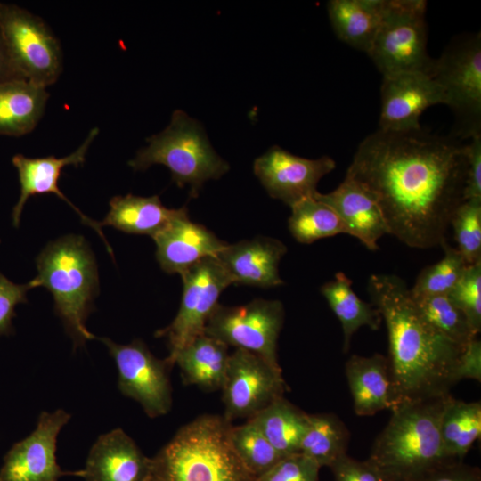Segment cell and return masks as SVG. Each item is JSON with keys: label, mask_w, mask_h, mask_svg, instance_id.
<instances>
[{"label": "cell", "mask_w": 481, "mask_h": 481, "mask_svg": "<svg viewBox=\"0 0 481 481\" xmlns=\"http://www.w3.org/2000/svg\"><path fill=\"white\" fill-rule=\"evenodd\" d=\"M380 96L378 129L391 132L420 129L422 113L446 102L443 88L433 77L417 71L383 77Z\"/></svg>", "instance_id": "obj_16"}, {"label": "cell", "mask_w": 481, "mask_h": 481, "mask_svg": "<svg viewBox=\"0 0 481 481\" xmlns=\"http://www.w3.org/2000/svg\"><path fill=\"white\" fill-rule=\"evenodd\" d=\"M471 379L481 381V342L477 338L469 341L459 357L455 379Z\"/></svg>", "instance_id": "obj_42"}, {"label": "cell", "mask_w": 481, "mask_h": 481, "mask_svg": "<svg viewBox=\"0 0 481 481\" xmlns=\"http://www.w3.org/2000/svg\"><path fill=\"white\" fill-rule=\"evenodd\" d=\"M330 468L335 481H389L369 459L357 461L346 454Z\"/></svg>", "instance_id": "obj_39"}, {"label": "cell", "mask_w": 481, "mask_h": 481, "mask_svg": "<svg viewBox=\"0 0 481 481\" xmlns=\"http://www.w3.org/2000/svg\"><path fill=\"white\" fill-rule=\"evenodd\" d=\"M98 133L99 129L97 127L93 128L84 143L74 152L62 158H56L55 156L29 158L21 154L13 156L12 162L17 169L20 184V198L12 214L13 226H19L22 210L29 198L37 194L53 193L72 208L79 216L83 224L93 228L97 232L103 240L105 248L113 257L112 249L102 232L100 222L86 216L62 193L58 186L61 171L65 167H78L85 162L87 151Z\"/></svg>", "instance_id": "obj_17"}, {"label": "cell", "mask_w": 481, "mask_h": 481, "mask_svg": "<svg viewBox=\"0 0 481 481\" xmlns=\"http://www.w3.org/2000/svg\"><path fill=\"white\" fill-rule=\"evenodd\" d=\"M224 418L232 423L238 418L248 420L287 390L281 371L249 351L237 348L230 355L221 387Z\"/></svg>", "instance_id": "obj_13"}, {"label": "cell", "mask_w": 481, "mask_h": 481, "mask_svg": "<svg viewBox=\"0 0 481 481\" xmlns=\"http://www.w3.org/2000/svg\"><path fill=\"white\" fill-rule=\"evenodd\" d=\"M283 456L300 453L308 413L280 397L249 419Z\"/></svg>", "instance_id": "obj_28"}, {"label": "cell", "mask_w": 481, "mask_h": 481, "mask_svg": "<svg viewBox=\"0 0 481 481\" xmlns=\"http://www.w3.org/2000/svg\"><path fill=\"white\" fill-rule=\"evenodd\" d=\"M420 481H481L479 469L448 461L427 473Z\"/></svg>", "instance_id": "obj_41"}, {"label": "cell", "mask_w": 481, "mask_h": 481, "mask_svg": "<svg viewBox=\"0 0 481 481\" xmlns=\"http://www.w3.org/2000/svg\"><path fill=\"white\" fill-rule=\"evenodd\" d=\"M315 194L290 207L289 230L293 238L303 244L345 233L343 223L335 210Z\"/></svg>", "instance_id": "obj_31"}, {"label": "cell", "mask_w": 481, "mask_h": 481, "mask_svg": "<svg viewBox=\"0 0 481 481\" xmlns=\"http://www.w3.org/2000/svg\"><path fill=\"white\" fill-rule=\"evenodd\" d=\"M180 211L181 208H166L157 195H118L110 200V210L100 222V225L111 226L126 233L149 235L153 238Z\"/></svg>", "instance_id": "obj_26"}, {"label": "cell", "mask_w": 481, "mask_h": 481, "mask_svg": "<svg viewBox=\"0 0 481 481\" xmlns=\"http://www.w3.org/2000/svg\"><path fill=\"white\" fill-rule=\"evenodd\" d=\"M413 298V297H412ZM424 319L438 332L461 346L477 338L465 314L448 295L413 298Z\"/></svg>", "instance_id": "obj_32"}, {"label": "cell", "mask_w": 481, "mask_h": 481, "mask_svg": "<svg viewBox=\"0 0 481 481\" xmlns=\"http://www.w3.org/2000/svg\"><path fill=\"white\" fill-rule=\"evenodd\" d=\"M15 78L21 77L12 62L0 34V83Z\"/></svg>", "instance_id": "obj_43"}, {"label": "cell", "mask_w": 481, "mask_h": 481, "mask_svg": "<svg viewBox=\"0 0 481 481\" xmlns=\"http://www.w3.org/2000/svg\"><path fill=\"white\" fill-rule=\"evenodd\" d=\"M426 12L424 0H387L367 53L383 77L412 71L431 75L435 59L427 51Z\"/></svg>", "instance_id": "obj_7"}, {"label": "cell", "mask_w": 481, "mask_h": 481, "mask_svg": "<svg viewBox=\"0 0 481 481\" xmlns=\"http://www.w3.org/2000/svg\"><path fill=\"white\" fill-rule=\"evenodd\" d=\"M35 287H45L53 298L54 312L61 320L74 349L97 338L86 322L94 309L99 277L94 255L81 235L69 234L49 242L36 258Z\"/></svg>", "instance_id": "obj_5"}, {"label": "cell", "mask_w": 481, "mask_h": 481, "mask_svg": "<svg viewBox=\"0 0 481 481\" xmlns=\"http://www.w3.org/2000/svg\"><path fill=\"white\" fill-rule=\"evenodd\" d=\"M287 252L277 239L258 236L227 244L216 256L232 284L271 288L282 285L279 264Z\"/></svg>", "instance_id": "obj_21"}, {"label": "cell", "mask_w": 481, "mask_h": 481, "mask_svg": "<svg viewBox=\"0 0 481 481\" xmlns=\"http://www.w3.org/2000/svg\"><path fill=\"white\" fill-rule=\"evenodd\" d=\"M440 435L449 461H462L481 435L480 402H464L448 395L440 419Z\"/></svg>", "instance_id": "obj_29"}, {"label": "cell", "mask_w": 481, "mask_h": 481, "mask_svg": "<svg viewBox=\"0 0 481 481\" xmlns=\"http://www.w3.org/2000/svg\"><path fill=\"white\" fill-rule=\"evenodd\" d=\"M315 197L331 207L351 235L369 250L379 249V240L388 234L382 210L375 197L363 184L346 175L341 183L329 193L316 192Z\"/></svg>", "instance_id": "obj_19"}, {"label": "cell", "mask_w": 481, "mask_h": 481, "mask_svg": "<svg viewBox=\"0 0 481 481\" xmlns=\"http://www.w3.org/2000/svg\"><path fill=\"white\" fill-rule=\"evenodd\" d=\"M368 292L387 330L394 408L404 402L450 394L457 383L455 370L464 346L424 319L399 276L371 274Z\"/></svg>", "instance_id": "obj_2"}, {"label": "cell", "mask_w": 481, "mask_h": 481, "mask_svg": "<svg viewBox=\"0 0 481 481\" xmlns=\"http://www.w3.org/2000/svg\"><path fill=\"white\" fill-rule=\"evenodd\" d=\"M156 258L167 273L181 274L199 261L216 257L228 244L190 220L186 207L153 238Z\"/></svg>", "instance_id": "obj_18"}, {"label": "cell", "mask_w": 481, "mask_h": 481, "mask_svg": "<svg viewBox=\"0 0 481 481\" xmlns=\"http://www.w3.org/2000/svg\"><path fill=\"white\" fill-rule=\"evenodd\" d=\"M279 300L257 298L248 304H218L207 321L204 333L236 349L254 353L278 371L277 343L284 322Z\"/></svg>", "instance_id": "obj_10"}, {"label": "cell", "mask_w": 481, "mask_h": 481, "mask_svg": "<svg viewBox=\"0 0 481 481\" xmlns=\"http://www.w3.org/2000/svg\"><path fill=\"white\" fill-rule=\"evenodd\" d=\"M449 395L404 402L392 410L369 457L389 481H420L449 461L439 427Z\"/></svg>", "instance_id": "obj_3"}, {"label": "cell", "mask_w": 481, "mask_h": 481, "mask_svg": "<svg viewBox=\"0 0 481 481\" xmlns=\"http://www.w3.org/2000/svg\"><path fill=\"white\" fill-rule=\"evenodd\" d=\"M320 291L341 324L344 352L349 349L351 338L360 328L379 329L382 322L379 311L355 294L351 279L343 272L337 273L332 280L321 287Z\"/></svg>", "instance_id": "obj_27"}, {"label": "cell", "mask_w": 481, "mask_h": 481, "mask_svg": "<svg viewBox=\"0 0 481 481\" xmlns=\"http://www.w3.org/2000/svg\"><path fill=\"white\" fill-rule=\"evenodd\" d=\"M456 249L467 265L481 262V200H463L450 222Z\"/></svg>", "instance_id": "obj_35"}, {"label": "cell", "mask_w": 481, "mask_h": 481, "mask_svg": "<svg viewBox=\"0 0 481 481\" xmlns=\"http://www.w3.org/2000/svg\"><path fill=\"white\" fill-rule=\"evenodd\" d=\"M444 257L425 267L410 289L413 298L448 295L468 265L456 248L447 241L442 246Z\"/></svg>", "instance_id": "obj_34"}, {"label": "cell", "mask_w": 481, "mask_h": 481, "mask_svg": "<svg viewBox=\"0 0 481 481\" xmlns=\"http://www.w3.org/2000/svg\"><path fill=\"white\" fill-rule=\"evenodd\" d=\"M350 433L333 413L308 414V423L300 444V453L320 468L330 467L346 454Z\"/></svg>", "instance_id": "obj_30"}, {"label": "cell", "mask_w": 481, "mask_h": 481, "mask_svg": "<svg viewBox=\"0 0 481 481\" xmlns=\"http://www.w3.org/2000/svg\"><path fill=\"white\" fill-rule=\"evenodd\" d=\"M229 357L226 344L204 333L182 348L173 363L178 365L184 384L216 391L222 387Z\"/></svg>", "instance_id": "obj_25"}, {"label": "cell", "mask_w": 481, "mask_h": 481, "mask_svg": "<svg viewBox=\"0 0 481 481\" xmlns=\"http://www.w3.org/2000/svg\"><path fill=\"white\" fill-rule=\"evenodd\" d=\"M147 142L148 146L137 152L129 166L145 170L161 164L169 169L178 187L190 186L192 197L199 195L205 182L218 179L229 170L228 163L210 145L201 125L183 110H175L169 125Z\"/></svg>", "instance_id": "obj_6"}, {"label": "cell", "mask_w": 481, "mask_h": 481, "mask_svg": "<svg viewBox=\"0 0 481 481\" xmlns=\"http://www.w3.org/2000/svg\"><path fill=\"white\" fill-rule=\"evenodd\" d=\"M336 168L329 156L306 159L296 156L278 145L255 159L253 170L267 193L291 207L314 196L319 181Z\"/></svg>", "instance_id": "obj_15"}, {"label": "cell", "mask_w": 481, "mask_h": 481, "mask_svg": "<svg viewBox=\"0 0 481 481\" xmlns=\"http://www.w3.org/2000/svg\"><path fill=\"white\" fill-rule=\"evenodd\" d=\"M86 481H150L151 458L121 428L101 435L86 462Z\"/></svg>", "instance_id": "obj_20"}, {"label": "cell", "mask_w": 481, "mask_h": 481, "mask_svg": "<svg viewBox=\"0 0 481 481\" xmlns=\"http://www.w3.org/2000/svg\"><path fill=\"white\" fill-rule=\"evenodd\" d=\"M0 34L21 78L45 87L57 81L62 70L61 48L40 17L0 4Z\"/></svg>", "instance_id": "obj_9"}, {"label": "cell", "mask_w": 481, "mask_h": 481, "mask_svg": "<svg viewBox=\"0 0 481 481\" xmlns=\"http://www.w3.org/2000/svg\"><path fill=\"white\" fill-rule=\"evenodd\" d=\"M431 76L443 88L445 105L455 116V135L470 138L481 134L480 33L454 39L435 59Z\"/></svg>", "instance_id": "obj_8"}, {"label": "cell", "mask_w": 481, "mask_h": 481, "mask_svg": "<svg viewBox=\"0 0 481 481\" xmlns=\"http://www.w3.org/2000/svg\"><path fill=\"white\" fill-rule=\"evenodd\" d=\"M118 369V387L138 402L151 418L167 414L172 406V388L166 360L156 358L141 339L127 345L101 338Z\"/></svg>", "instance_id": "obj_12"}, {"label": "cell", "mask_w": 481, "mask_h": 481, "mask_svg": "<svg viewBox=\"0 0 481 481\" xmlns=\"http://www.w3.org/2000/svg\"><path fill=\"white\" fill-rule=\"evenodd\" d=\"M387 0H330L327 11L339 40L367 53L386 12Z\"/></svg>", "instance_id": "obj_24"}, {"label": "cell", "mask_w": 481, "mask_h": 481, "mask_svg": "<svg viewBox=\"0 0 481 481\" xmlns=\"http://www.w3.org/2000/svg\"><path fill=\"white\" fill-rule=\"evenodd\" d=\"M231 426L203 414L181 427L151 458L150 481H255L231 444Z\"/></svg>", "instance_id": "obj_4"}, {"label": "cell", "mask_w": 481, "mask_h": 481, "mask_svg": "<svg viewBox=\"0 0 481 481\" xmlns=\"http://www.w3.org/2000/svg\"><path fill=\"white\" fill-rule=\"evenodd\" d=\"M346 175L375 197L388 234L411 248L441 247L464 200V144L422 128L377 129L359 143Z\"/></svg>", "instance_id": "obj_1"}, {"label": "cell", "mask_w": 481, "mask_h": 481, "mask_svg": "<svg viewBox=\"0 0 481 481\" xmlns=\"http://www.w3.org/2000/svg\"><path fill=\"white\" fill-rule=\"evenodd\" d=\"M69 419L70 414L62 409L42 412L36 428L4 455L0 481H58L68 475L83 477V469L65 471L56 461L57 437Z\"/></svg>", "instance_id": "obj_14"}, {"label": "cell", "mask_w": 481, "mask_h": 481, "mask_svg": "<svg viewBox=\"0 0 481 481\" xmlns=\"http://www.w3.org/2000/svg\"><path fill=\"white\" fill-rule=\"evenodd\" d=\"M180 275L183 295L178 313L169 325L154 334L167 339L169 355L165 360L171 368L175 355L204 334L207 321L218 305L221 293L232 284L216 257L199 261Z\"/></svg>", "instance_id": "obj_11"}, {"label": "cell", "mask_w": 481, "mask_h": 481, "mask_svg": "<svg viewBox=\"0 0 481 481\" xmlns=\"http://www.w3.org/2000/svg\"><path fill=\"white\" fill-rule=\"evenodd\" d=\"M230 440L242 464L255 478L284 457L249 420L242 425L231 426Z\"/></svg>", "instance_id": "obj_33"}, {"label": "cell", "mask_w": 481, "mask_h": 481, "mask_svg": "<svg viewBox=\"0 0 481 481\" xmlns=\"http://www.w3.org/2000/svg\"><path fill=\"white\" fill-rule=\"evenodd\" d=\"M448 297L477 335L481 330V262L465 267Z\"/></svg>", "instance_id": "obj_36"}, {"label": "cell", "mask_w": 481, "mask_h": 481, "mask_svg": "<svg viewBox=\"0 0 481 481\" xmlns=\"http://www.w3.org/2000/svg\"><path fill=\"white\" fill-rule=\"evenodd\" d=\"M320 467L302 453L287 455L255 481H318Z\"/></svg>", "instance_id": "obj_37"}, {"label": "cell", "mask_w": 481, "mask_h": 481, "mask_svg": "<svg viewBox=\"0 0 481 481\" xmlns=\"http://www.w3.org/2000/svg\"><path fill=\"white\" fill-rule=\"evenodd\" d=\"M465 186L464 200H481V134L470 137L464 144Z\"/></svg>", "instance_id": "obj_40"}, {"label": "cell", "mask_w": 481, "mask_h": 481, "mask_svg": "<svg viewBox=\"0 0 481 481\" xmlns=\"http://www.w3.org/2000/svg\"><path fill=\"white\" fill-rule=\"evenodd\" d=\"M346 376L356 415L371 416L393 410L395 400L387 357L353 355L346 363Z\"/></svg>", "instance_id": "obj_22"}, {"label": "cell", "mask_w": 481, "mask_h": 481, "mask_svg": "<svg viewBox=\"0 0 481 481\" xmlns=\"http://www.w3.org/2000/svg\"><path fill=\"white\" fill-rule=\"evenodd\" d=\"M48 97L46 87L23 78L0 83V135L20 136L34 130Z\"/></svg>", "instance_id": "obj_23"}, {"label": "cell", "mask_w": 481, "mask_h": 481, "mask_svg": "<svg viewBox=\"0 0 481 481\" xmlns=\"http://www.w3.org/2000/svg\"><path fill=\"white\" fill-rule=\"evenodd\" d=\"M34 288L36 287L32 281L25 284H17L0 273V336L12 333V319L16 316L15 307L28 301L27 292Z\"/></svg>", "instance_id": "obj_38"}]
</instances>
